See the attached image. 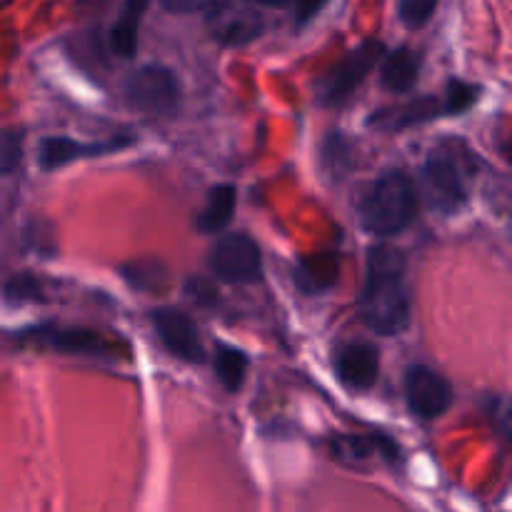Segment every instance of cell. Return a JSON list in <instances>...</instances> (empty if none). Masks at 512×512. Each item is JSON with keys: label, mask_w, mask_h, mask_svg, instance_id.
I'll return each instance as SVG.
<instances>
[{"label": "cell", "mask_w": 512, "mask_h": 512, "mask_svg": "<svg viewBox=\"0 0 512 512\" xmlns=\"http://www.w3.org/2000/svg\"><path fill=\"white\" fill-rule=\"evenodd\" d=\"M255 3L258 5H283V3H288V0H255Z\"/></svg>", "instance_id": "cell-31"}, {"label": "cell", "mask_w": 512, "mask_h": 512, "mask_svg": "<svg viewBox=\"0 0 512 512\" xmlns=\"http://www.w3.org/2000/svg\"><path fill=\"white\" fill-rule=\"evenodd\" d=\"M418 210V190L403 170H388L365 188L358 203V218L368 233L390 238L413 223Z\"/></svg>", "instance_id": "cell-2"}, {"label": "cell", "mask_w": 512, "mask_h": 512, "mask_svg": "<svg viewBox=\"0 0 512 512\" xmlns=\"http://www.w3.org/2000/svg\"><path fill=\"white\" fill-rule=\"evenodd\" d=\"M125 145H130V138H110L105 143H78L73 138L53 135V138L40 140L38 163L43 170H55L68 163H75V160L115 153V150H123Z\"/></svg>", "instance_id": "cell-11"}, {"label": "cell", "mask_w": 512, "mask_h": 512, "mask_svg": "<svg viewBox=\"0 0 512 512\" xmlns=\"http://www.w3.org/2000/svg\"><path fill=\"white\" fill-rule=\"evenodd\" d=\"M25 338L43 348L58 350L68 355H93V358H105L115 355V345L108 343L100 333L88 328H63V325H40L25 333Z\"/></svg>", "instance_id": "cell-10"}, {"label": "cell", "mask_w": 512, "mask_h": 512, "mask_svg": "<svg viewBox=\"0 0 512 512\" xmlns=\"http://www.w3.org/2000/svg\"><path fill=\"white\" fill-rule=\"evenodd\" d=\"M335 375L350 390H370L378 383L380 358L370 343H348L335 355Z\"/></svg>", "instance_id": "cell-12"}, {"label": "cell", "mask_w": 512, "mask_h": 512, "mask_svg": "<svg viewBox=\"0 0 512 512\" xmlns=\"http://www.w3.org/2000/svg\"><path fill=\"white\" fill-rule=\"evenodd\" d=\"M235 200H238V193H235L233 185H215L208 193L205 205L200 208L198 218H195V228L205 235L223 233L233 220Z\"/></svg>", "instance_id": "cell-15"}, {"label": "cell", "mask_w": 512, "mask_h": 512, "mask_svg": "<svg viewBox=\"0 0 512 512\" xmlns=\"http://www.w3.org/2000/svg\"><path fill=\"white\" fill-rule=\"evenodd\" d=\"M150 0H123L118 20L110 28V48L120 58H130L135 53L138 43V25L143 20V13L148 10Z\"/></svg>", "instance_id": "cell-17"}, {"label": "cell", "mask_w": 512, "mask_h": 512, "mask_svg": "<svg viewBox=\"0 0 512 512\" xmlns=\"http://www.w3.org/2000/svg\"><path fill=\"white\" fill-rule=\"evenodd\" d=\"M320 158H323V168L328 170L330 175H345V170H348V163H350V143L345 140L343 133H333L325 138L323 143V153H320Z\"/></svg>", "instance_id": "cell-22"}, {"label": "cell", "mask_w": 512, "mask_h": 512, "mask_svg": "<svg viewBox=\"0 0 512 512\" xmlns=\"http://www.w3.org/2000/svg\"><path fill=\"white\" fill-rule=\"evenodd\" d=\"M420 75V53L413 48H398L385 58L380 70V85L390 93H410L418 83Z\"/></svg>", "instance_id": "cell-14"}, {"label": "cell", "mask_w": 512, "mask_h": 512, "mask_svg": "<svg viewBox=\"0 0 512 512\" xmlns=\"http://www.w3.org/2000/svg\"><path fill=\"white\" fill-rule=\"evenodd\" d=\"M498 425H500V430H503L505 438L512 443V400H508V403L503 405V410H500Z\"/></svg>", "instance_id": "cell-29"}, {"label": "cell", "mask_w": 512, "mask_h": 512, "mask_svg": "<svg viewBox=\"0 0 512 512\" xmlns=\"http://www.w3.org/2000/svg\"><path fill=\"white\" fill-rule=\"evenodd\" d=\"M23 160V133L15 128H0V178L13 175Z\"/></svg>", "instance_id": "cell-23"}, {"label": "cell", "mask_w": 512, "mask_h": 512, "mask_svg": "<svg viewBox=\"0 0 512 512\" xmlns=\"http://www.w3.org/2000/svg\"><path fill=\"white\" fill-rule=\"evenodd\" d=\"M503 155H505V158H508L510 163H512V135H510V138L505 140V143H503Z\"/></svg>", "instance_id": "cell-30"}, {"label": "cell", "mask_w": 512, "mask_h": 512, "mask_svg": "<svg viewBox=\"0 0 512 512\" xmlns=\"http://www.w3.org/2000/svg\"><path fill=\"white\" fill-rule=\"evenodd\" d=\"M160 3L173 13H195V10H208L218 0H160Z\"/></svg>", "instance_id": "cell-28"}, {"label": "cell", "mask_w": 512, "mask_h": 512, "mask_svg": "<svg viewBox=\"0 0 512 512\" xmlns=\"http://www.w3.org/2000/svg\"><path fill=\"white\" fill-rule=\"evenodd\" d=\"M125 100L145 115H168L178 108V78L163 65H143L125 80Z\"/></svg>", "instance_id": "cell-5"}, {"label": "cell", "mask_w": 512, "mask_h": 512, "mask_svg": "<svg viewBox=\"0 0 512 512\" xmlns=\"http://www.w3.org/2000/svg\"><path fill=\"white\" fill-rule=\"evenodd\" d=\"M150 323H153L160 343H163L175 358L185 360V363H203V340H200L198 325L193 323V318H190L188 313H183V310L178 308H158L150 313Z\"/></svg>", "instance_id": "cell-9"}, {"label": "cell", "mask_w": 512, "mask_h": 512, "mask_svg": "<svg viewBox=\"0 0 512 512\" xmlns=\"http://www.w3.org/2000/svg\"><path fill=\"white\" fill-rule=\"evenodd\" d=\"M208 268L225 283H255L263 275V255L250 235L230 233L210 248Z\"/></svg>", "instance_id": "cell-6"}, {"label": "cell", "mask_w": 512, "mask_h": 512, "mask_svg": "<svg viewBox=\"0 0 512 512\" xmlns=\"http://www.w3.org/2000/svg\"><path fill=\"white\" fill-rule=\"evenodd\" d=\"M405 255L393 245H375L368 253L358 310L363 323L378 335H398L408 325L410 295L405 283Z\"/></svg>", "instance_id": "cell-1"}, {"label": "cell", "mask_w": 512, "mask_h": 512, "mask_svg": "<svg viewBox=\"0 0 512 512\" xmlns=\"http://www.w3.org/2000/svg\"><path fill=\"white\" fill-rule=\"evenodd\" d=\"M445 115L443 103L433 95L428 98H418V100H410L405 105H395V108H385V110H375V115L370 118V125H378L380 130H405V128H413V125L420 123H428V120L440 118Z\"/></svg>", "instance_id": "cell-13"}, {"label": "cell", "mask_w": 512, "mask_h": 512, "mask_svg": "<svg viewBox=\"0 0 512 512\" xmlns=\"http://www.w3.org/2000/svg\"><path fill=\"white\" fill-rule=\"evenodd\" d=\"M405 400L410 413L423 420H435L453 405V388L428 365H410L405 373Z\"/></svg>", "instance_id": "cell-8"}, {"label": "cell", "mask_w": 512, "mask_h": 512, "mask_svg": "<svg viewBox=\"0 0 512 512\" xmlns=\"http://www.w3.org/2000/svg\"><path fill=\"white\" fill-rule=\"evenodd\" d=\"M185 293L200 305H213L215 300H218V293H215L213 285L203 278H190L188 285H185Z\"/></svg>", "instance_id": "cell-26"}, {"label": "cell", "mask_w": 512, "mask_h": 512, "mask_svg": "<svg viewBox=\"0 0 512 512\" xmlns=\"http://www.w3.org/2000/svg\"><path fill=\"white\" fill-rule=\"evenodd\" d=\"M340 275V263L335 253H315L308 255L298 263V273H295V280H298L300 290L305 295L323 293V290L333 288L335 280Z\"/></svg>", "instance_id": "cell-16"}, {"label": "cell", "mask_w": 512, "mask_h": 512, "mask_svg": "<svg viewBox=\"0 0 512 512\" xmlns=\"http://www.w3.org/2000/svg\"><path fill=\"white\" fill-rule=\"evenodd\" d=\"M333 453L340 460H348V463H365L368 458H373L375 453H383L388 458H398V445L393 440L383 438V435H375V438H358V435H340L333 440Z\"/></svg>", "instance_id": "cell-18"}, {"label": "cell", "mask_w": 512, "mask_h": 512, "mask_svg": "<svg viewBox=\"0 0 512 512\" xmlns=\"http://www.w3.org/2000/svg\"><path fill=\"white\" fill-rule=\"evenodd\" d=\"M205 25L218 43L248 45L263 35L265 18L255 0H218L208 8Z\"/></svg>", "instance_id": "cell-7"}, {"label": "cell", "mask_w": 512, "mask_h": 512, "mask_svg": "<svg viewBox=\"0 0 512 512\" xmlns=\"http://www.w3.org/2000/svg\"><path fill=\"white\" fill-rule=\"evenodd\" d=\"M440 0H398V15L403 25L418 30L430 23V18L438 10Z\"/></svg>", "instance_id": "cell-24"}, {"label": "cell", "mask_w": 512, "mask_h": 512, "mask_svg": "<svg viewBox=\"0 0 512 512\" xmlns=\"http://www.w3.org/2000/svg\"><path fill=\"white\" fill-rule=\"evenodd\" d=\"M43 288L35 278H28V275H20V278L10 280L8 288H5V295L10 300H18V303H25V300H43Z\"/></svg>", "instance_id": "cell-25"}, {"label": "cell", "mask_w": 512, "mask_h": 512, "mask_svg": "<svg viewBox=\"0 0 512 512\" xmlns=\"http://www.w3.org/2000/svg\"><path fill=\"white\" fill-rule=\"evenodd\" d=\"M383 53L385 45L380 43V40H365L358 48L350 50L343 60H338V63L315 83V98H318V103L325 105V108L343 105L345 100L358 90V85L368 78V73L378 65Z\"/></svg>", "instance_id": "cell-4"}, {"label": "cell", "mask_w": 512, "mask_h": 512, "mask_svg": "<svg viewBox=\"0 0 512 512\" xmlns=\"http://www.w3.org/2000/svg\"><path fill=\"white\" fill-rule=\"evenodd\" d=\"M120 275H123V280L130 288L148 290V293L160 290L165 285V280H168V270L155 258H140L133 260V263H125L120 268Z\"/></svg>", "instance_id": "cell-20"}, {"label": "cell", "mask_w": 512, "mask_h": 512, "mask_svg": "<svg viewBox=\"0 0 512 512\" xmlns=\"http://www.w3.org/2000/svg\"><path fill=\"white\" fill-rule=\"evenodd\" d=\"M325 5H328V0H293V10H295V20H298V25L310 23V20H313Z\"/></svg>", "instance_id": "cell-27"}, {"label": "cell", "mask_w": 512, "mask_h": 512, "mask_svg": "<svg viewBox=\"0 0 512 512\" xmlns=\"http://www.w3.org/2000/svg\"><path fill=\"white\" fill-rule=\"evenodd\" d=\"M470 150L458 155V150L435 148L423 165L425 200L433 210L443 215H455L468 203V180L473 178V165H468Z\"/></svg>", "instance_id": "cell-3"}, {"label": "cell", "mask_w": 512, "mask_h": 512, "mask_svg": "<svg viewBox=\"0 0 512 512\" xmlns=\"http://www.w3.org/2000/svg\"><path fill=\"white\" fill-rule=\"evenodd\" d=\"M480 85L468 83V80H458L453 78L445 88V98H443V108L445 115H463L473 108L475 103L480 100Z\"/></svg>", "instance_id": "cell-21"}, {"label": "cell", "mask_w": 512, "mask_h": 512, "mask_svg": "<svg viewBox=\"0 0 512 512\" xmlns=\"http://www.w3.org/2000/svg\"><path fill=\"white\" fill-rule=\"evenodd\" d=\"M248 355L243 353L240 348H233V345L220 343L215 348V358H213V368H215V378L220 380L228 393H238L245 383V375H248Z\"/></svg>", "instance_id": "cell-19"}]
</instances>
